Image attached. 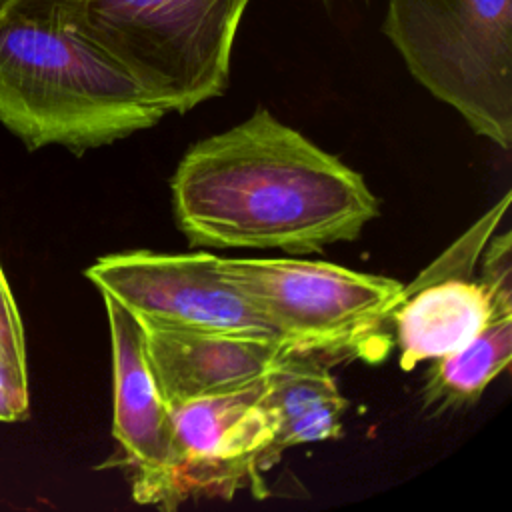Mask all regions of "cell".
I'll list each match as a JSON object with an SVG mask.
<instances>
[{"label": "cell", "instance_id": "cell-1", "mask_svg": "<svg viewBox=\"0 0 512 512\" xmlns=\"http://www.w3.org/2000/svg\"><path fill=\"white\" fill-rule=\"evenodd\" d=\"M170 186L192 246L310 254L356 240L380 212L362 174L266 108L190 146Z\"/></svg>", "mask_w": 512, "mask_h": 512}, {"label": "cell", "instance_id": "cell-2", "mask_svg": "<svg viewBox=\"0 0 512 512\" xmlns=\"http://www.w3.org/2000/svg\"><path fill=\"white\" fill-rule=\"evenodd\" d=\"M166 112L96 46L22 8L0 16V124L28 150L76 154L158 124Z\"/></svg>", "mask_w": 512, "mask_h": 512}, {"label": "cell", "instance_id": "cell-3", "mask_svg": "<svg viewBox=\"0 0 512 512\" xmlns=\"http://www.w3.org/2000/svg\"><path fill=\"white\" fill-rule=\"evenodd\" d=\"M250 0H16L108 56L150 102L188 112L228 86L234 38Z\"/></svg>", "mask_w": 512, "mask_h": 512}, {"label": "cell", "instance_id": "cell-4", "mask_svg": "<svg viewBox=\"0 0 512 512\" xmlns=\"http://www.w3.org/2000/svg\"><path fill=\"white\" fill-rule=\"evenodd\" d=\"M382 32L468 126L512 144V0H388Z\"/></svg>", "mask_w": 512, "mask_h": 512}, {"label": "cell", "instance_id": "cell-5", "mask_svg": "<svg viewBox=\"0 0 512 512\" xmlns=\"http://www.w3.org/2000/svg\"><path fill=\"white\" fill-rule=\"evenodd\" d=\"M226 278L292 350L378 360V328L402 284L300 258H222Z\"/></svg>", "mask_w": 512, "mask_h": 512}, {"label": "cell", "instance_id": "cell-6", "mask_svg": "<svg viewBox=\"0 0 512 512\" xmlns=\"http://www.w3.org/2000/svg\"><path fill=\"white\" fill-rule=\"evenodd\" d=\"M512 194L506 192L402 290L378 328L380 356L394 332L398 364L440 358L462 348L486 324L496 298L512 294V236L496 234Z\"/></svg>", "mask_w": 512, "mask_h": 512}, {"label": "cell", "instance_id": "cell-7", "mask_svg": "<svg viewBox=\"0 0 512 512\" xmlns=\"http://www.w3.org/2000/svg\"><path fill=\"white\" fill-rule=\"evenodd\" d=\"M84 274L140 326L276 336L226 278L222 258L210 252H116L98 258Z\"/></svg>", "mask_w": 512, "mask_h": 512}, {"label": "cell", "instance_id": "cell-8", "mask_svg": "<svg viewBox=\"0 0 512 512\" xmlns=\"http://www.w3.org/2000/svg\"><path fill=\"white\" fill-rule=\"evenodd\" d=\"M262 382L228 394L168 406L170 456L156 506L174 510L190 498H232L242 488L264 494L260 472L272 442Z\"/></svg>", "mask_w": 512, "mask_h": 512}, {"label": "cell", "instance_id": "cell-9", "mask_svg": "<svg viewBox=\"0 0 512 512\" xmlns=\"http://www.w3.org/2000/svg\"><path fill=\"white\" fill-rule=\"evenodd\" d=\"M112 348V436L134 468V500L156 504L170 456V412L144 348L140 322L102 294Z\"/></svg>", "mask_w": 512, "mask_h": 512}, {"label": "cell", "instance_id": "cell-10", "mask_svg": "<svg viewBox=\"0 0 512 512\" xmlns=\"http://www.w3.org/2000/svg\"><path fill=\"white\" fill-rule=\"evenodd\" d=\"M150 370L166 406L228 394L264 380L288 348L278 336L142 326Z\"/></svg>", "mask_w": 512, "mask_h": 512}, {"label": "cell", "instance_id": "cell-11", "mask_svg": "<svg viewBox=\"0 0 512 512\" xmlns=\"http://www.w3.org/2000/svg\"><path fill=\"white\" fill-rule=\"evenodd\" d=\"M262 406L272 424V442L262 470L294 446L338 438L348 408L320 354L286 348L262 380Z\"/></svg>", "mask_w": 512, "mask_h": 512}, {"label": "cell", "instance_id": "cell-12", "mask_svg": "<svg viewBox=\"0 0 512 512\" xmlns=\"http://www.w3.org/2000/svg\"><path fill=\"white\" fill-rule=\"evenodd\" d=\"M512 360V294L496 298L486 324L462 348L432 360L424 406L436 412L476 402Z\"/></svg>", "mask_w": 512, "mask_h": 512}, {"label": "cell", "instance_id": "cell-13", "mask_svg": "<svg viewBox=\"0 0 512 512\" xmlns=\"http://www.w3.org/2000/svg\"><path fill=\"white\" fill-rule=\"evenodd\" d=\"M30 410L26 352L0 344V422L24 420Z\"/></svg>", "mask_w": 512, "mask_h": 512}, {"label": "cell", "instance_id": "cell-14", "mask_svg": "<svg viewBox=\"0 0 512 512\" xmlns=\"http://www.w3.org/2000/svg\"><path fill=\"white\" fill-rule=\"evenodd\" d=\"M0 344L26 352L22 318L18 314V308L2 266H0Z\"/></svg>", "mask_w": 512, "mask_h": 512}, {"label": "cell", "instance_id": "cell-15", "mask_svg": "<svg viewBox=\"0 0 512 512\" xmlns=\"http://www.w3.org/2000/svg\"><path fill=\"white\" fill-rule=\"evenodd\" d=\"M16 0H0V16L6 12V10H10V6L14 4Z\"/></svg>", "mask_w": 512, "mask_h": 512}]
</instances>
